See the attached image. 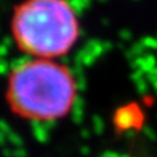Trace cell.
Instances as JSON below:
<instances>
[{
  "instance_id": "1",
  "label": "cell",
  "mask_w": 157,
  "mask_h": 157,
  "mask_svg": "<svg viewBox=\"0 0 157 157\" xmlns=\"http://www.w3.org/2000/svg\"><path fill=\"white\" fill-rule=\"evenodd\" d=\"M77 80L54 59L30 58L11 71L6 101L14 114L35 123H52L73 110Z\"/></svg>"
},
{
  "instance_id": "2",
  "label": "cell",
  "mask_w": 157,
  "mask_h": 157,
  "mask_svg": "<svg viewBox=\"0 0 157 157\" xmlns=\"http://www.w3.org/2000/svg\"><path fill=\"white\" fill-rule=\"evenodd\" d=\"M11 35L29 57L59 58L73 48L80 36L76 10L69 0H24L13 11Z\"/></svg>"
},
{
  "instance_id": "3",
  "label": "cell",
  "mask_w": 157,
  "mask_h": 157,
  "mask_svg": "<svg viewBox=\"0 0 157 157\" xmlns=\"http://www.w3.org/2000/svg\"><path fill=\"white\" fill-rule=\"evenodd\" d=\"M142 119H144V114L138 106L127 105L117 109L114 114V124L119 130L127 131L131 128H138L142 124Z\"/></svg>"
},
{
  "instance_id": "4",
  "label": "cell",
  "mask_w": 157,
  "mask_h": 157,
  "mask_svg": "<svg viewBox=\"0 0 157 157\" xmlns=\"http://www.w3.org/2000/svg\"><path fill=\"white\" fill-rule=\"evenodd\" d=\"M94 127H95V131L97 132H102L103 128H105V124H103V120L101 117L95 116L94 117Z\"/></svg>"
}]
</instances>
